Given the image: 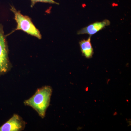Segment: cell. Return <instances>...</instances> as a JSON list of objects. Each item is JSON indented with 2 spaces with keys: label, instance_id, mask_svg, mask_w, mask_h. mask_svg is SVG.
Returning a JSON list of instances; mask_svg holds the SVG:
<instances>
[{
  "label": "cell",
  "instance_id": "cell-5",
  "mask_svg": "<svg viewBox=\"0 0 131 131\" xmlns=\"http://www.w3.org/2000/svg\"><path fill=\"white\" fill-rule=\"evenodd\" d=\"M110 21L105 19L102 21L96 22L82 28L78 32V34H88L90 36L93 35L106 26L110 25Z\"/></svg>",
  "mask_w": 131,
  "mask_h": 131
},
{
  "label": "cell",
  "instance_id": "cell-7",
  "mask_svg": "<svg viewBox=\"0 0 131 131\" xmlns=\"http://www.w3.org/2000/svg\"><path fill=\"white\" fill-rule=\"evenodd\" d=\"M31 7H33L35 5V3L38 2L46 3H51V4H55L57 5H59V3H58L54 0H31Z\"/></svg>",
  "mask_w": 131,
  "mask_h": 131
},
{
  "label": "cell",
  "instance_id": "cell-3",
  "mask_svg": "<svg viewBox=\"0 0 131 131\" xmlns=\"http://www.w3.org/2000/svg\"><path fill=\"white\" fill-rule=\"evenodd\" d=\"M12 67L8 57V49L3 27L0 25V76L9 71Z\"/></svg>",
  "mask_w": 131,
  "mask_h": 131
},
{
  "label": "cell",
  "instance_id": "cell-4",
  "mask_svg": "<svg viewBox=\"0 0 131 131\" xmlns=\"http://www.w3.org/2000/svg\"><path fill=\"white\" fill-rule=\"evenodd\" d=\"M26 123L18 115L15 114L6 123L0 127V131H21L25 127Z\"/></svg>",
  "mask_w": 131,
  "mask_h": 131
},
{
  "label": "cell",
  "instance_id": "cell-1",
  "mask_svg": "<svg viewBox=\"0 0 131 131\" xmlns=\"http://www.w3.org/2000/svg\"><path fill=\"white\" fill-rule=\"evenodd\" d=\"M52 91L51 87L44 86L37 90L34 95L25 101L24 104L32 108L41 118H43L50 105Z\"/></svg>",
  "mask_w": 131,
  "mask_h": 131
},
{
  "label": "cell",
  "instance_id": "cell-2",
  "mask_svg": "<svg viewBox=\"0 0 131 131\" xmlns=\"http://www.w3.org/2000/svg\"><path fill=\"white\" fill-rule=\"evenodd\" d=\"M10 10L14 14V19L17 23L16 28L8 35L15 31L22 30L27 34L35 37L38 39H42V36L38 29L36 28L29 16L22 15L13 6H11Z\"/></svg>",
  "mask_w": 131,
  "mask_h": 131
},
{
  "label": "cell",
  "instance_id": "cell-6",
  "mask_svg": "<svg viewBox=\"0 0 131 131\" xmlns=\"http://www.w3.org/2000/svg\"><path fill=\"white\" fill-rule=\"evenodd\" d=\"M80 48L83 55L87 58H91L93 54V49L90 37L87 40H83L80 42Z\"/></svg>",
  "mask_w": 131,
  "mask_h": 131
}]
</instances>
